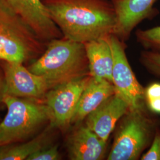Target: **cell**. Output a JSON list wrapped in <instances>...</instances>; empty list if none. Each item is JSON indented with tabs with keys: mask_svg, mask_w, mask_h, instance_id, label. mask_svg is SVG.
Masks as SVG:
<instances>
[{
	"mask_svg": "<svg viewBox=\"0 0 160 160\" xmlns=\"http://www.w3.org/2000/svg\"><path fill=\"white\" fill-rule=\"evenodd\" d=\"M141 160H160V120L156 128L152 142Z\"/></svg>",
	"mask_w": 160,
	"mask_h": 160,
	"instance_id": "19",
	"label": "cell"
},
{
	"mask_svg": "<svg viewBox=\"0 0 160 160\" xmlns=\"http://www.w3.org/2000/svg\"><path fill=\"white\" fill-rule=\"evenodd\" d=\"M4 94L15 97L43 100L50 90L43 77L31 72L23 63L4 62Z\"/></svg>",
	"mask_w": 160,
	"mask_h": 160,
	"instance_id": "9",
	"label": "cell"
},
{
	"mask_svg": "<svg viewBox=\"0 0 160 160\" xmlns=\"http://www.w3.org/2000/svg\"><path fill=\"white\" fill-rule=\"evenodd\" d=\"M69 158L71 160H100L107 149V141L102 139L86 125L78 126L67 141Z\"/></svg>",
	"mask_w": 160,
	"mask_h": 160,
	"instance_id": "12",
	"label": "cell"
},
{
	"mask_svg": "<svg viewBox=\"0 0 160 160\" xmlns=\"http://www.w3.org/2000/svg\"><path fill=\"white\" fill-rule=\"evenodd\" d=\"M28 68L46 80L50 90L90 75L84 44L63 37L49 42L45 51Z\"/></svg>",
	"mask_w": 160,
	"mask_h": 160,
	"instance_id": "2",
	"label": "cell"
},
{
	"mask_svg": "<svg viewBox=\"0 0 160 160\" xmlns=\"http://www.w3.org/2000/svg\"><path fill=\"white\" fill-rule=\"evenodd\" d=\"M46 45L0 0V61L23 63L34 61Z\"/></svg>",
	"mask_w": 160,
	"mask_h": 160,
	"instance_id": "5",
	"label": "cell"
},
{
	"mask_svg": "<svg viewBox=\"0 0 160 160\" xmlns=\"http://www.w3.org/2000/svg\"><path fill=\"white\" fill-rule=\"evenodd\" d=\"M160 120L149 114L147 108L129 110L115 132L108 160H137L152 142Z\"/></svg>",
	"mask_w": 160,
	"mask_h": 160,
	"instance_id": "4",
	"label": "cell"
},
{
	"mask_svg": "<svg viewBox=\"0 0 160 160\" xmlns=\"http://www.w3.org/2000/svg\"><path fill=\"white\" fill-rule=\"evenodd\" d=\"M135 35L138 42L145 50L160 52V26L146 30L138 29Z\"/></svg>",
	"mask_w": 160,
	"mask_h": 160,
	"instance_id": "16",
	"label": "cell"
},
{
	"mask_svg": "<svg viewBox=\"0 0 160 160\" xmlns=\"http://www.w3.org/2000/svg\"><path fill=\"white\" fill-rule=\"evenodd\" d=\"M92 77L87 75L65 82L49 90L43 99L51 128L62 131L71 125L80 97Z\"/></svg>",
	"mask_w": 160,
	"mask_h": 160,
	"instance_id": "7",
	"label": "cell"
},
{
	"mask_svg": "<svg viewBox=\"0 0 160 160\" xmlns=\"http://www.w3.org/2000/svg\"><path fill=\"white\" fill-rule=\"evenodd\" d=\"M63 38L81 43L113 34L117 22L112 0H42Z\"/></svg>",
	"mask_w": 160,
	"mask_h": 160,
	"instance_id": "1",
	"label": "cell"
},
{
	"mask_svg": "<svg viewBox=\"0 0 160 160\" xmlns=\"http://www.w3.org/2000/svg\"><path fill=\"white\" fill-rule=\"evenodd\" d=\"M115 94L113 84L104 80H97L92 77L82 92L72 120V124L82 122L86 117Z\"/></svg>",
	"mask_w": 160,
	"mask_h": 160,
	"instance_id": "14",
	"label": "cell"
},
{
	"mask_svg": "<svg viewBox=\"0 0 160 160\" xmlns=\"http://www.w3.org/2000/svg\"><path fill=\"white\" fill-rule=\"evenodd\" d=\"M129 110L128 104L114 94L86 117L85 125L102 139L108 142L119 120Z\"/></svg>",
	"mask_w": 160,
	"mask_h": 160,
	"instance_id": "11",
	"label": "cell"
},
{
	"mask_svg": "<svg viewBox=\"0 0 160 160\" xmlns=\"http://www.w3.org/2000/svg\"><path fill=\"white\" fill-rule=\"evenodd\" d=\"M61 159L57 145H48L36 151L27 160H58Z\"/></svg>",
	"mask_w": 160,
	"mask_h": 160,
	"instance_id": "18",
	"label": "cell"
},
{
	"mask_svg": "<svg viewBox=\"0 0 160 160\" xmlns=\"http://www.w3.org/2000/svg\"><path fill=\"white\" fill-rule=\"evenodd\" d=\"M16 14L42 42L63 37L50 17L42 0H1Z\"/></svg>",
	"mask_w": 160,
	"mask_h": 160,
	"instance_id": "8",
	"label": "cell"
},
{
	"mask_svg": "<svg viewBox=\"0 0 160 160\" xmlns=\"http://www.w3.org/2000/svg\"><path fill=\"white\" fill-rule=\"evenodd\" d=\"M116 12L117 22L113 34L125 42L132 32L145 20H151L159 12L155 8L157 0H112Z\"/></svg>",
	"mask_w": 160,
	"mask_h": 160,
	"instance_id": "10",
	"label": "cell"
},
{
	"mask_svg": "<svg viewBox=\"0 0 160 160\" xmlns=\"http://www.w3.org/2000/svg\"><path fill=\"white\" fill-rule=\"evenodd\" d=\"M145 104L149 112L154 114H160V97L146 100Z\"/></svg>",
	"mask_w": 160,
	"mask_h": 160,
	"instance_id": "21",
	"label": "cell"
},
{
	"mask_svg": "<svg viewBox=\"0 0 160 160\" xmlns=\"http://www.w3.org/2000/svg\"><path fill=\"white\" fill-rule=\"evenodd\" d=\"M48 133L43 132L26 142L0 148V160H28L29 157L49 144Z\"/></svg>",
	"mask_w": 160,
	"mask_h": 160,
	"instance_id": "15",
	"label": "cell"
},
{
	"mask_svg": "<svg viewBox=\"0 0 160 160\" xmlns=\"http://www.w3.org/2000/svg\"><path fill=\"white\" fill-rule=\"evenodd\" d=\"M4 94V80L0 74V104L2 103V98Z\"/></svg>",
	"mask_w": 160,
	"mask_h": 160,
	"instance_id": "22",
	"label": "cell"
},
{
	"mask_svg": "<svg viewBox=\"0 0 160 160\" xmlns=\"http://www.w3.org/2000/svg\"><path fill=\"white\" fill-rule=\"evenodd\" d=\"M160 97V82H155L145 88V101Z\"/></svg>",
	"mask_w": 160,
	"mask_h": 160,
	"instance_id": "20",
	"label": "cell"
},
{
	"mask_svg": "<svg viewBox=\"0 0 160 160\" xmlns=\"http://www.w3.org/2000/svg\"><path fill=\"white\" fill-rule=\"evenodd\" d=\"M106 39L113 58L112 84L115 94L128 104L129 110L147 108L145 88L138 81L128 61L125 42L113 34L106 36Z\"/></svg>",
	"mask_w": 160,
	"mask_h": 160,
	"instance_id": "6",
	"label": "cell"
},
{
	"mask_svg": "<svg viewBox=\"0 0 160 160\" xmlns=\"http://www.w3.org/2000/svg\"><path fill=\"white\" fill-rule=\"evenodd\" d=\"M139 61L148 72L160 78V52L145 50L140 54Z\"/></svg>",
	"mask_w": 160,
	"mask_h": 160,
	"instance_id": "17",
	"label": "cell"
},
{
	"mask_svg": "<svg viewBox=\"0 0 160 160\" xmlns=\"http://www.w3.org/2000/svg\"><path fill=\"white\" fill-rule=\"evenodd\" d=\"M2 103L7 112L0 123V148L26 140L49 122L43 100L4 94Z\"/></svg>",
	"mask_w": 160,
	"mask_h": 160,
	"instance_id": "3",
	"label": "cell"
},
{
	"mask_svg": "<svg viewBox=\"0 0 160 160\" xmlns=\"http://www.w3.org/2000/svg\"><path fill=\"white\" fill-rule=\"evenodd\" d=\"M89 74L93 78L112 84L113 58L106 37L84 43Z\"/></svg>",
	"mask_w": 160,
	"mask_h": 160,
	"instance_id": "13",
	"label": "cell"
}]
</instances>
